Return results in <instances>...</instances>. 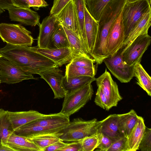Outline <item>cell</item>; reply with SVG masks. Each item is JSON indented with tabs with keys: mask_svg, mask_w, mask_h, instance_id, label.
I'll use <instances>...</instances> for the list:
<instances>
[{
	"mask_svg": "<svg viewBox=\"0 0 151 151\" xmlns=\"http://www.w3.org/2000/svg\"><path fill=\"white\" fill-rule=\"evenodd\" d=\"M0 54L7 60L31 74H39L50 68L58 67L53 61L34 50L32 47L6 43Z\"/></svg>",
	"mask_w": 151,
	"mask_h": 151,
	"instance_id": "cell-1",
	"label": "cell"
},
{
	"mask_svg": "<svg viewBox=\"0 0 151 151\" xmlns=\"http://www.w3.org/2000/svg\"><path fill=\"white\" fill-rule=\"evenodd\" d=\"M101 121L94 118L86 121L81 118H76L70 122L58 132L62 141L71 142L83 140L86 137L98 132Z\"/></svg>",
	"mask_w": 151,
	"mask_h": 151,
	"instance_id": "cell-2",
	"label": "cell"
},
{
	"mask_svg": "<svg viewBox=\"0 0 151 151\" xmlns=\"http://www.w3.org/2000/svg\"><path fill=\"white\" fill-rule=\"evenodd\" d=\"M93 94V91L91 83L66 93L64 97L62 107L60 112L70 117L71 115L78 112L91 100Z\"/></svg>",
	"mask_w": 151,
	"mask_h": 151,
	"instance_id": "cell-3",
	"label": "cell"
},
{
	"mask_svg": "<svg viewBox=\"0 0 151 151\" xmlns=\"http://www.w3.org/2000/svg\"><path fill=\"white\" fill-rule=\"evenodd\" d=\"M150 8V0L126 2L122 11L125 39Z\"/></svg>",
	"mask_w": 151,
	"mask_h": 151,
	"instance_id": "cell-4",
	"label": "cell"
},
{
	"mask_svg": "<svg viewBox=\"0 0 151 151\" xmlns=\"http://www.w3.org/2000/svg\"><path fill=\"white\" fill-rule=\"evenodd\" d=\"M31 34L30 31L19 24H0V37L6 43L31 47L34 40Z\"/></svg>",
	"mask_w": 151,
	"mask_h": 151,
	"instance_id": "cell-5",
	"label": "cell"
},
{
	"mask_svg": "<svg viewBox=\"0 0 151 151\" xmlns=\"http://www.w3.org/2000/svg\"><path fill=\"white\" fill-rule=\"evenodd\" d=\"M122 48L112 56L103 60L107 68L112 75L122 83H127L134 77V66L129 65L123 61Z\"/></svg>",
	"mask_w": 151,
	"mask_h": 151,
	"instance_id": "cell-6",
	"label": "cell"
},
{
	"mask_svg": "<svg viewBox=\"0 0 151 151\" xmlns=\"http://www.w3.org/2000/svg\"><path fill=\"white\" fill-rule=\"evenodd\" d=\"M151 42V37L146 33L136 38L127 47L122 49L121 53L123 61L129 65L140 63L143 54Z\"/></svg>",
	"mask_w": 151,
	"mask_h": 151,
	"instance_id": "cell-7",
	"label": "cell"
},
{
	"mask_svg": "<svg viewBox=\"0 0 151 151\" xmlns=\"http://www.w3.org/2000/svg\"><path fill=\"white\" fill-rule=\"evenodd\" d=\"M28 79L36 78L11 61L3 57L0 58L1 83L13 84Z\"/></svg>",
	"mask_w": 151,
	"mask_h": 151,
	"instance_id": "cell-8",
	"label": "cell"
},
{
	"mask_svg": "<svg viewBox=\"0 0 151 151\" xmlns=\"http://www.w3.org/2000/svg\"><path fill=\"white\" fill-rule=\"evenodd\" d=\"M124 39L122 12L113 23L109 32L105 47L107 57L113 55L121 48Z\"/></svg>",
	"mask_w": 151,
	"mask_h": 151,
	"instance_id": "cell-9",
	"label": "cell"
},
{
	"mask_svg": "<svg viewBox=\"0 0 151 151\" xmlns=\"http://www.w3.org/2000/svg\"><path fill=\"white\" fill-rule=\"evenodd\" d=\"M95 81L97 86L101 88L106 97L108 110L113 107L116 106L122 98L119 93L116 83L113 80L106 69L104 72L96 78Z\"/></svg>",
	"mask_w": 151,
	"mask_h": 151,
	"instance_id": "cell-10",
	"label": "cell"
},
{
	"mask_svg": "<svg viewBox=\"0 0 151 151\" xmlns=\"http://www.w3.org/2000/svg\"><path fill=\"white\" fill-rule=\"evenodd\" d=\"M49 85L54 95V99L64 98L66 92L63 86L64 77L58 67H54L41 72L39 74Z\"/></svg>",
	"mask_w": 151,
	"mask_h": 151,
	"instance_id": "cell-11",
	"label": "cell"
},
{
	"mask_svg": "<svg viewBox=\"0 0 151 151\" xmlns=\"http://www.w3.org/2000/svg\"><path fill=\"white\" fill-rule=\"evenodd\" d=\"M56 15L51 14L46 17L39 24L37 46L40 48H48L51 37L59 24Z\"/></svg>",
	"mask_w": 151,
	"mask_h": 151,
	"instance_id": "cell-12",
	"label": "cell"
},
{
	"mask_svg": "<svg viewBox=\"0 0 151 151\" xmlns=\"http://www.w3.org/2000/svg\"><path fill=\"white\" fill-rule=\"evenodd\" d=\"M32 48L52 60L58 67L69 63L73 57V52L70 47L49 48L33 47Z\"/></svg>",
	"mask_w": 151,
	"mask_h": 151,
	"instance_id": "cell-13",
	"label": "cell"
},
{
	"mask_svg": "<svg viewBox=\"0 0 151 151\" xmlns=\"http://www.w3.org/2000/svg\"><path fill=\"white\" fill-rule=\"evenodd\" d=\"M8 10L9 18L12 21L31 26H35L40 24L39 15L30 7L23 8L13 6Z\"/></svg>",
	"mask_w": 151,
	"mask_h": 151,
	"instance_id": "cell-14",
	"label": "cell"
},
{
	"mask_svg": "<svg viewBox=\"0 0 151 151\" xmlns=\"http://www.w3.org/2000/svg\"><path fill=\"white\" fill-rule=\"evenodd\" d=\"M56 16L60 24L73 31L79 36L78 20L73 0H70Z\"/></svg>",
	"mask_w": 151,
	"mask_h": 151,
	"instance_id": "cell-15",
	"label": "cell"
},
{
	"mask_svg": "<svg viewBox=\"0 0 151 151\" xmlns=\"http://www.w3.org/2000/svg\"><path fill=\"white\" fill-rule=\"evenodd\" d=\"M8 114L14 131L25 124L42 118L47 115L33 110L14 112L8 111Z\"/></svg>",
	"mask_w": 151,
	"mask_h": 151,
	"instance_id": "cell-16",
	"label": "cell"
},
{
	"mask_svg": "<svg viewBox=\"0 0 151 151\" xmlns=\"http://www.w3.org/2000/svg\"><path fill=\"white\" fill-rule=\"evenodd\" d=\"M118 114H111L101 120L98 132L110 138L113 142L124 136L122 133L118 123Z\"/></svg>",
	"mask_w": 151,
	"mask_h": 151,
	"instance_id": "cell-17",
	"label": "cell"
},
{
	"mask_svg": "<svg viewBox=\"0 0 151 151\" xmlns=\"http://www.w3.org/2000/svg\"><path fill=\"white\" fill-rule=\"evenodd\" d=\"M1 144L7 145L14 151H41L29 138L16 134H11Z\"/></svg>",
	"mask_w": 151,
	"mask_h": 151,
	"instance_id": "cell-18",
	"label": "cell"
},
{
	"mask_svg": "<svg viewBox=\"0 0 151 151\" xmlns=\"http://www.w3.org/2000/svg\"><path fill=\"white\" fill-rule=\"evenodd\" d=\"M151 25V9L150 8L125 38L121 48L123 50L126 48L138 37L144 34L148 33Z\"/></svg>",
	"mask_w": 151,
	"mask_h": 151,
	"instance_id": "cell-19",
	"label": "cell"
},
{
	"mask_svg": "<svg viewBox=\"0 0 151 151\" xmlns=\"http://www.w3.org/2000/svg\"><path fill=\"white\" fill-rule=\"evenodd\" d=\"M98 25V22L91 16L86 6L85 8V28L87 49L90 55L94 45Z\"/></svg>",
	"mask_w": 151,
	"mask_h": 151,
	"instance_id": "cell-20",
	"label": "cell"
},
{
	"mask_svg": "<svg viewBox=\"0 0 151 151\" xmlns=\"http://www.w3.org/2000/svg\"><path fill=\"white\" fill-rule=\"evenodd\" d=\"M145 127L143 118L138 116L136 124L127 137L128 151L139 150V144L144 134Z\"/></svg>",
	"mask_w": 151,
	"mask_h": 151,
	"instance_id": "cell-21",
	"label": "cell"
},
{
	"mask_svg": "<svg viewBox=\"0 0 151 151\" xmlns=\"http://www.w3.org/2000/svg\"><path fill=\"white\" fill-rule=\"evenodd\" d=\"M73 1L78 20L79 37L84 47L89 53L87 49L85 28L86 0H73Z\"/></svg>",
	"mask_w": 151,
	"mask_h": 151,
	"instance_id": "cell-22",
	"label": "cell"
},
{
	"mask_svg": "<svg viewBox=\"0 0 151 151\" xmlns=\"http://www.w3.org/2000/svg\"><path fill=\"white\" fill-rule=\"evenodd\" d=\"M118 116L120 130L123 135L127 138L136 124L138 116L133 109L126 113L118 114Z\"/></svg>",
	"mask_w": 151,
	"mask_h": 151,
	"instance_id": "cell-23",
	"label": "cell"
},
{
	"mask_svg": "<svg viewBox=\"0 0 151 151\" xmlns=\"http://www.w3.org/2000/svg\"><path fill=\"white\" fill-rule=\"evenodd\" d=\"M94 77L80 76L68 78L64 76L63 83L66 93L72 92L96 80Z\"/></svg>",
	"mask_w": 151,
	"mask_h": 151,
	"instance_id": "cell-24",
	"label": "cell"
},
{
	"mask_svg": "<svg viewBox=\"0 0 151 151\" xmlns=\"http://www.w3.org/2000/svg\"><path fill=\"white\" fill-rule=\"evenodd\" d=\"M63 27L66 34L70 48L73 52V57L83 55L92 58L84 47L79 37L73 31Z\"/></svg>",
	"mask_w": 151,
	"mask_h": 151,
	"instance_id": "cell-25",
	"label": "cell"
},
{
	"mask_svg": "<svg viewBox=\"0 0 151 151\" xmlns=\"http://www.w3.org/2000/svg\"><path fill=\"white\" fill-rule=\"evenodd\" d=\"M134 77L136 78V83L151 96V78L140 63L138 62L134 66Z\"/></svg>",
	"mask_w": 151,
	"mask_h": 151,
	"instance_id": "cell-26",
	"label": "cell"
},
{
	"mask_svg": "<svg viewBox=\"0 0 151 151\" xmlns=\"http://www.w3.org/2000/svg\"><path fill=\"white\" fill-rule=\"evenodd\" d=\"M14 132L8 111L0 108V145Z\"/></svg>",
	"mask_w": 151,
	"mask_h": 151,
	"instance_id": "cell-27",
	"label": "cell"
},
{
	"mask_svg": "<svg viewBox=\"0 0 151 151\" xmlns=\"http://www.w3.org/2000/svg\"><path fill=\"white\" fill-rule=\"evenodd\" d=\"M97 68L95 66L93 67H81L69 63L66 66L65 76L68 78L80 76L94 77Z\"/></svg>",
	"mask_w": 151,
	"mask_h": 151,
	"instance_id": "cell-28",
	"label": "cell"
},
{
	"mask_svg": "<svg viewBox=\"0 0 151 151\" xmlns=\"http://www.w3.org/2000/svg\"><path fill=\"white\" fill-rule=\"evenodd\" d=\"M70 47L66 34L63 26L59 24L52 34L48 48Z\"/></svg>",
	"mask_w": 151,
	"mask_h": 151,
	"instance_id": "cell-29",
	"label": "cell"
},
{
	"mask_svg": "<svg viewBox=\"0 0 151 151\" xmlns=\"http://www.w3.org/2000/svg\"><path fill=\"white\" fill-rule=\"evenodd\" d=\"M111 0H86V6L91 16L98 21L105 6Z\"/></svg>",
	"mask_w": 151,
	"mask_h": 151,
	"instance_id": "cell-30",
	"label": "cell"
},
{
	"mask_svg": "<svg viewBox=\"0 0 151 151\" xmlns=\"http://www.w3.org/2000/svg\"><path fill=\"white\" fill-rule=\"evenodd\" d=\"M59 133L46 134L36 136L29 138L40 149L41 151L54 143L60 140Z\"/></svg>",
	"mask_w": 151,
	"mask_h": 151,
	"instance_id": "cell-31",
	"label": "cell"
},
{
	"mask_svg": "<svg viewBox=\"0 0 151 151\" xmlns=\"http://www.w3.org/2000/svg\"><path fill=\"white\" fill-rule=\"evenodd\" d=\"M101 133H97L84 138L82 141V151H93L97 148Z\"/></svg>",
	"mask_w": 151,
	"mask_h": 151,
	"instance_id": "cell-32",
	"label": "cell"
},
{
	"mask_svg": "<svg viewBox=\"0 0 151 151\" xmlns=\"http://www.w3.org/2000/svg\"><path fill=\"white\" fill-rule=\"evenodd\" d=\"M95 60L92 58L83 56L78 55L73 57L69 63L79 66L85 67H93Z\"/></svg>",
	"mask_w": 151,
	"mask_h": 151,
	"instance_id": "cell-33",
	"label": "cell"
},
{
	"mask_svg": "<svg viewBox=\"0 0 151 151\" xmlns=\"http://www.w3.org/2000/svg\"><path fill=\"white\" fill-rule=\"evenodd\" d=\"M139 150L142 151H151V129L146 127L140 142Z\"/></svg>",
	"mask_w": 151,
	"mask_h": 151,
	"instance_id": "cell-34",
	"label": "cell"
},
{
	"mask_svg": "<svg viewBox=\"0 0 151 151\" xmlns=\"http://www.w3.org/2000/svg\"><path fill=\"white\" fill-rule=\"evenodd\" d=\"M127 138L122 137L114 142L108 151H128Z\"/></svg>",
	"mask_w": 151,
	"mask_h": 151,
	"instance_id": "cell-35",
	"label": "cell"
},
{
	"mask_svg": "<svg viewBox=\"0 0 151 151\" xmlns=\"http://www.w3.org/2000/svg\"><path fill=\"white\" fill-rule=\"evenodd\" d=\"M98 88L94 100L96 104L102 109L108 111L107 101L106 97L101 88L97 86Z\"/></svg>",
	"mask_w": 151,
	"mask_h": 151,
	"instance_id": "cell-36",
	"label": "cell"
},
{
	"mask_svg": "<svg viewBox=\"0 0 151 151\" xmlns=\"http://www.w3.org/2000/svg\"><path fill=\"white\" fill-rule=\"evenodd\" d=\"M101 133L99 144L97 148H98V150L99 151H108L113 141L107 136Z\"/></svg>",
	"mask_w": 151,
	"mask_h": 151,
	"instance_id": "cell-37",
	"label": "cell"
},
{
	"mask_svg": "<svg viewBox=\"0 0 151 151\" xmlns=\"http://www.w3.org/2000/svg\"><path fill=\"white\" fill-rule=\"evenodd\" d=\"M70 0H54L50 14L57 15Z\"/></svg>",
	"mask_w": 151,
	"mask_h": 151,
	"instance_id": "cell-38",
	"label": "cell"
},
{
	"mask_svg": "<svg viewBox=\"0 0 151 151\" xmlns=\"http://www.w3.org/2000/svg\"><path fill=\"white\" fill-rule=\"evenodd\" d=\"M82 140L68 143L60 151H82Z\"/></svg>",
	"mask_w": 151,
	"mask_h": 151,
	"instance_id": "cell-39",
	"label": "cell"
},
{
	"mask_svg": "<svg viewBox=\"0 0 151 151\" xmlns=\"http://www.w3.org/2000/svg\"><path fill=\"white\" fill-rule=\"evenodd\" d=\"M67 144L60 140L45 148L43 151H60Z\"/></svg>",
	"mask_w": 151,
	"mask_h": 151,
	"instance_id": "cell-40",
	"label": "cell"
},
{
	"mask_svg": "<svg viewBox=\"0 0 151 151\" xmlns=\"http://www.w3.org/2000/svg\"><path fill=\"white\" fill-rule=\"evenodd\" d=\"M29 7L40 8L45 7L48 5L45 0H27Z\"/></svg>",
	"mask_w": 151,
	"mask_h": 151,
	"instance_id": "cell-41",
	"label": "cell"
},
{
	"mask_svg": "<svg viewBox=\"0 0 151 151\" xmlns=\"http://www.w3.org/2000/svg\"><path fill=\"white\" fill-rule=\"evenodd\" d=\"M13 6L11 0H0V14Z\"/></svg>",
	"mask_w": 151,
	"mask_h": 151,
	"instance_id": "cell-42",
	"label": "cell"
},
{
	"mask_svg": "<svg viewBox=\"0 0 151 151\" xmlns=\"http://www.w3.org/2000/svg\"><path fill=\"white\" fill-rule=\"evenodd\" d=\"M11 1L14 7L23 8L29 7L27 0H11Z\"/></svg>",
	"mask_w": 151,
	"mask_h": 151,
	"instance_id": "cell-43",
	"label": "cell"
},
{
	"mask_svg": "<svg viewBox=\"0 0 151 151\" xmlns=\"http://www.w3.org/2000/svg\"><path fill=\"white\" fill-rule=\"evenodd\" d=\"M14 151V150L8 147L7 145L2 144L0 145V151Z\"/></svg>",
	"mask_w": 151,
	"mask_h": 151,
	"instance_id": "cell-44",
	"label": "cell"
},
{
	"mask_svg": "<svg viewBox=\"0 0 151 151\" xmlns=\"http://www.w3.org/2000/svg\"><path fill=\"white\" fill-rule=\"evenodd\" d=\"M140 0H127V2L129 3H131Z\"/></svg>",
	"mask_w": 151,
	"mask_h": 151,
	"instance_id": "cell-45",
	"label": "cell"
},
{
	"mask_svg": "<svg viewBox=\"0 0 151 151\" xmlns=\"http://www.w3.org/2000/svg\"><path fill=\"white\" fill-rule=\"evenodd\" d=\"M2 57V56L0 54V58Z\"/></svg>",
	"mask_w": 151,
	"mask_h": 151,
	"instance_id": "cell-46",
	"label": "cell"
},
{
	"mask_svg": "<svg viewBox=\"0 0 151 151\" xmlns=\"http://www.w3.org/2000/svg\"><path fill=\"white\" fill-rule=\"evenodd\" d=\"M0 83H1V82H0Z\"/></svg>",
	"mask_w": 151,
	"mask_h": 151,
	"instance_id": "cell-47",
	"label": "cell"
}]
</instances>
